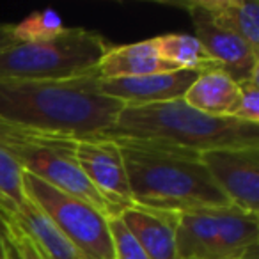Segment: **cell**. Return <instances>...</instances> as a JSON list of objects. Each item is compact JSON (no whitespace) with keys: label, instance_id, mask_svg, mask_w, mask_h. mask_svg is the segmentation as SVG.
<instances>
[{"label":"cell","instance_id":"52a82bcc","mask_svg":"<svg viewBox=\"0 0 259 259\" xmlns=\"http://www.w3.org/2000/svg\"><path fill=\"white\" fill-rule=\"evenodd\" d=\"M176 8H183L188 11L195 29V37L204 47V50L222 66V71L241 83L250 76L259 73V57L248 48V45L240 36L229 30L219 22L201 0L190 2H176Z\"/></svg>","mask_w":259,"mask_h":259},{"label":"cell","instance_id":"44dd1931","mask_svg":"<svg viewBox=\"0 0 259 259\" xmlns=\"http://www.w3.org/2000/svg\"><path fill=\"white\" fill-rule=\"evenodd\" d=\"M4 240H6V259H47L30 238L6 215L4 226Z\"/></svg>","mask_w":259,"mask_h":259},{"label":"cell","instance_id":"3957f363","mask_svg":"<svg viewBox=\"0 0 259 259\" xmlns=\"http://www.w3.org/2000/svg\"><path fill=\"white\" fill-rule=\"evenodd\" d=\"M103 137L153 139L194 151L259 146V124L234 117H213L185 100L124 107L114 128Z\"/></svg>","mask_w":259,"mask_h":259},{"label":"cell","instance_id":"6da1fadb","mask_svg":"<svg viewBox=\"0 0 259 259\" xmlns=\"http://www.w3.org/2000/svg\"><path fill=\"white\" fill-rule=\"evenodd\" d=\"M98 69L50 82H0V121L68 139L103 137L124 108L100 91Z\"/></svg>","mask_w":259,"mask_h":259},{"label":"cell","instance_id":"d6986e66","mask_svg":"<svg viewBox=\"0 0 259 259\" xmlns=\"http://www.w3.org/2000/svg\"><path fill=\"white\" fill-rule=\"evenodd\" d=\"M61 15L54 9H45L29 15L25 20L13 25L16 43H41L57 37L64 30Z\"/></svg>","mask_w":259,"mask_h":259},{"label":"cell","instance_id":"2e32d148","mask_svg":"<svg viewBox=\"0 0 259 259\" xmlns=\"http://www.w3.org/2000/svg\"><path fill=\"white\" fill-rule=\"evenodd\" d=\"M201 4L259 57V4L255 0H201Z\"/></svg>","mask_w":259,"mask_h":259},{"label":"cell","instance_id":"30bf717a","mask_svg":"<svg viewBox=\"0 0 259 259\" xmlns=\"http://www.w3.org/2000/svg\"><path fill=\"white\" fill-rule=\"evenodd\" d=\"M199 75H201L199 71L178 69V71L132 76V78H101L100 91L105 96L121 101L124 107L165 103V101L183 100Z\"/></svg>","mask_w":259,"mask_h":259},{"label":"cell","instance_id":"ffe728a7","mask_svg":"<svg viewBox=\"0 0 259 259\" xmlns=\"http://www.w3.org/2000/svg\"><path fill=\"white\" fill-rule=\"evenodd\" d=\"M108 231L112 238L114 259H151L141 247V243L134 238V234L122 226L117 215L108 217Z\"/></svg>","mask_w":259,"mask_h":259},{"label":"cell","instance_id":"5bb4252c","mask_svg":"<svg viewBox=\"0 0 259 259\" xmlns=\"http://www.w3.org/2000/svg\"><path fill=\"white\" fill-rule=\"evenodd\" d=\"M8 217L30 238V241L47 259H89L29 199Z\"/></svg>","mask_w":259,"mask_h":259},{"label":"cell","instance_id":"8fae6325","mask_svg":"<svg viewBox=\"0 0 259 259\" xmlns=\"http://www.w3.org/2000/svg\"><path fill=\"white\" fill-rule=\"evenodd\" d=\"M117 217L151 259H178L176 231L180 213L132 204L121 209Z\"/></svg>","mask_w":259,"mask_h":259},{"label":"cell","instance_id":"8992f818","mask_svg":"<svg viewBox=\"0 0 259 259\" xmlns=\"http://www.w3.org/2000/svg\"><path fill=\"white\" fill-rule=\"evenodd\" d=\"M23 192L82 254L89 259H114L108 217L100 209L29 172H23Z\"/></svg>","mask_w":259,"mask_h":259},{"label":"cell","instance_id":"9a60e30c","mask_svg":"<svg viewBox=\"0 0 259 259\" xmlns=\"http://www.w3.org/2000/svg\"><path fill=\"white\" fill-rule=\"evenodd\" d=\"M238 83L224 71L201 73L185 94V103L213 117H233L238 103Z\"/></svg>","mask_w":259,"mask_h":259},{"label":"cell","instance_id":"cb8c5ba5","mask_svg":"<svg viewBox=\"0 0 259 259\" xmlns=\"http://www.w3.org/2000/svg\"><path fill=\"white\" fill-rule=\"evenodd\" d=\"M4 226H6V213L0 211V259H6V240H4Z\"/></svg>","mask_w":259,"mask_h":259},{"label":"cell","instance_id":"603a6c76","mask_svg":"<svg viewBox=\"0 0 259 259\" xmlns=\"http://www.w3.org/2000/svg\"><path fill=\"white\" fill-rule=\"evenodd\" d=\"M15 32H13L11 23H0V52L15 45Z\"/></svg>","mask_w":259,"mask_h":259},{"label":"cell","instance_id":"277c9868","mask_svg":"<svg viewBox=\"0 0 259 259\" xmlns=\"http://www.w3.org/2000/svg\"><path fill=\"white\" fill-rule=\"evenodd\" d=\"M110 48L101 34L66 27L41 43H15L0 52V82H50L94 71Z\"/></svg>","mask_w":259,"mask_h":259},{"label":"cell","instance_id":"d4e9b609","mask_svg":"<svg viewBox=\"0 0 259 259\" xmlns=\"http://www.w3.org/2000/svg\"><path fill=\"white\" fill-rule=\"evenodd\" d=\"M234 259H259V243L252 245L250 248H247L243 254L238 255V257H234Z\"/></svg>","mask_w":259,"mask_h":259},{"label":"cell","instance_id":"7a4b0ae2","mask_svg":"<svg viewBox=\"0 0 259 259\" xmlns=\"http://www.w3.org/2000/svg\"><path fill=\"white\" fill-rule=\"evenodd\" d=\"M112 139L121 149L134 204L174 213L231 204L199 151L153 139Z\"/></svg>","mask_w":259,"mask_h":259},{"label":"cell","instance_id":"7402d4cb","mask_svg":"<svg viewBox=\"0 0 259 259\" xmlns=\"http://www.w3.org/2000/svg\"><path fill=\"white\" fill-rule=\"evenodd\" d=\"M238 103L233 117L259 124V73L238 83Z\"/></svg>","mask_w":259,"mask_h":259},{"label":"cell","instance_id":"ac0fdd59","mask_svg":"<svg viewBox=\"0 0 259 259\" xmlns=\"http://www.w3.org/2000/svg\"><path fill=\"white\" fill-rule=\"evenodd\" d=\"M23 172L18 162L0 148V211L13 215L27 201L23 192Z\"/></svg>","mask_w":259,"mask_h":259},{"label":"cell","instance_id":"ba28073f","mask_svg":"<svg viewBox=\"0 0 259 259\" xmlns=\"http://www.w3.org/2000/svg\"><path fill=\"white\" fill-rule=\"evenodd\" d=\"M201 160L231 204L259 215V146L209 149Z\"/></svg>","mask_w":259,"mask_h":259},{"label":"cell","instance_id":"9c48e42d","mask_svg":"<svg viewBox=\"0 0 259 259\" xmlns=\"http://www.w3.org/2000/svg\"><path fill=\"white\" fill-rule=\"evenodd\" d=\"M75 158L93 187L119 213L134 204L121 149L114 139H80L75 144Z\"/></svg>","mask_w":259,"mask_h":259},{"label":"cell","instance_id":"e0dca14e","mask_svg":"<svg viewBox=\"0 0 259 259\" xmlns=\"http://www.w3.org/2000/svg\"><path fill=\"white\" fill-rule=\"evenodd\" d=\"M156 48L163 61L178 69L188 71H222V66L204 50L195 36L188 34H165L155 37Z\"/></svg>","mask_w":259,"mask_h":259},{"label":"cell","instance_id":"5b68a950","mask_svg":"<svg viewBox=\"0 0 259 259\" xmlns=\"http://www.w3.org/2000/svg\"><path fill=\"white\" fill-rule=\"evenodd\" d=\"M75 144L76 139L41 134L0 121V148L6 149L25 172L94 206L103 215H119L117 208H114L82 172L75 158Z\"/></svg>","mask_w":259,"mask_h":259},{"label":"cell","instance_id":"4fadbf2b","mask_svg":"<svg viewBox=\"0 0 259 259\" xmlns=\"http://www.w3.org/2000/svg\"><path fill=\"white\" fill-rule=\"evenodd\" d=\"M96 69L98 75L105 80L178 71V68H174L172 64L162 59L158 48H156L155 37L139 41V43L110 47Z\"/></svg>","mask_w":259,"mask_h":259},{"label":"cell","instance_id":"7c38bea8","mask_svg":"<svg viewBox=\"0 0 259 259\" xmlns=\"http://www.w3.org/2000/svg\"><path fill=\"white\" fill-rule=\"evenodd\" d=\"M176 250L178 259H224L217 208L180 213Z\"/></svg>","mask_w":259,"mask_h":259}]
</instances>
